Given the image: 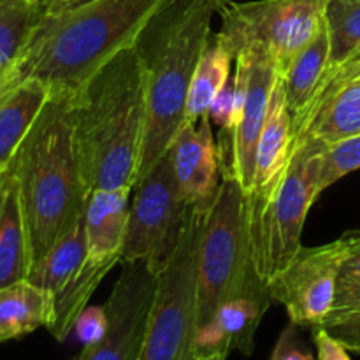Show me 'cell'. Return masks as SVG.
Returning <instances> with one entry per match:
<instances>
[{
    "label": "cell",
    "mask_w": 360,
    "mask_h": 360,
    "mask_svg": "<svg viewBox=\"0 0 360 360\" xmlns=\"http://www.w3.org/2000/svg\"><path fill=\"white\" fill-rule=\"evenodd\" d=\"M169 0H48L44 14L0 86L23 79L76 94L105 62L136 46Z\"/></svg>",
    "instance_id": "1"
},
{
    "label": "cell",
    "mask_w": 360,
    "mask_h": 360,
    "mask_svg": "<svg viewBox=\"0 0 360 360\" xmlns=\"http://www.w3.org/2000/svg\"><path fill=\"white\" fill-rule=\"evenodd\" d=\"M74 134L90 195L139 179L148 122L144 63L136 46L105 62L72 94Z\"/></svg>",
    "instance_id": "2"
},
{
    "label": "cell",
    "mask_w": 360,
    "mask_h": 360,
    "mask_svg": "<svg viewBox=\"0 0 360 360\" xmlns=\"http://www.w3.org/2000/svg\"><path fill=\"white\" fill-rule=\"evenodd\" d=\"M27 227L30 267L86 213L90 192L74 134L72 94H53L13 164Z\"/></svg>",
    "instance_id": "3"
},
{
    "label": "cell",
    "mask_w": 360,
    "mask_h": 360,
    "mask_svg": "<svg viewBox=\"0 0 360 360\" xmlns=\"http://www.w3.org/2000/svg\"><path fill=\"white\" fill-rule=\"evenodd\" d=\"M229 0H169L136 42L144 63L148 122L139 178L169 150L185 122L190 83Z\"/></svg>",
    "instance_id": "4"
},
{
    "label": "cell",
    "mask_w": 360,
    "mask_h": 360,
    "mask_svg": "<svg viewBox=\"0 0 360 360\" xmlns=\"http://www.w3.org/2000/svg\"><path fill=\"white\" fill-rule=\"evenodd\" d=\"M257 274L250 243L246 193L234 172L221 169L218 195L204 221L197 260V330L224 302L266 290Z\"/></svg>",
    "instance_id": "5"
},
{
    "label": "cell",
    "mask_w": 360,
    "mask_h": 360,
    "mask_svg": "<svg viewBox=\"0 0 360 360\" xmlns=\"http://www.w3.org/2000/svg\"><path fill=\"white\" fill-rule=\"evenodd\" d=\"M322 150L323 144L311 137L295 139L290 164L274 192L260 206L248 207L253 264L267 285L302 248L306 218L322 195L319 188Z\"/></svg>",
    "instance_id": "6"
},
{
    "label": "cell",
    "mask_w": 360,
    "mask_h": 360,
    "mask_svg": "<svg viewBox=\"0 0 360 360\" xmlns=\"http://www.w3.org/2000/svg\"><path fill=\"white\" fill-rule=\"evenodd\" d=\"M206 214L188 207L181 239L158 274L137 360H197V260Z\"/></svg>",
    "instance_id": "7"
},
{
    "label": "cell",
    "mask_w": 360,
    "mask_h": 360,
    "mask_svg": "<svg viewBox=\"0 0 360 360\" xmlns=\"http://www.w3.org/2000/svg\"><path fill=\"white\" fill-rule=\"evenodd\" d=\"M132 193L122 264L141 262L158 276L178 248L190 207L176 183L171 146L137 179Z\"/></svg>",
    "instance_id": "8"
},
{
    "label": "cell",
    "mask_w": 360,
    "mask_h": 360,
    "mask_svg": "<svg viewBox=\"0 0 360 360\" xmlns=\"http://www.w3.org/2000/svg\"><path fill=\"white\" fill-rule=\"evenodd\" d=\"M217 32L234 56L259 46L273 56L280 76L287 74L299 53L322 28V0H229L220 11Z\"/></svg>",
    "instance_id": "9"
},
{
    "label": "cell",
    "mask_w": 360,
    "mask_h": 360,
    "mask_svg": "<svg viewBox=\"0 0 360 360\" xmlns=\"http://www.w3.org/2000/svg\"><path fill=\"white\" fill-rule=\"evenodd\" d=\"M234 77L243 86V112L239 125L231 137H221L220 169L234 172L239 185L248 195L255 178L257 146L266 123L271 94L280 79L273 56L259 46H250L236 56Z\"/></svg>",
    "instance_id": "10"
},
{
    "label": "cell",
    "mask_w": 360,
    "mask_h": 360,
    "mask_svg": "<svg viewBox=\"0 0 360 360\" xmlns=\"http://www.w3.org/2000/svg\"><path fill=\"white\" fill-rule=\"evenodd\" d=\"M345 239L322 246H302L292 262L269 283L274 302H280L292 323L306 329L323 326L336 301V283Z\"/></svg>",
    "instance_id": "11"
},
{
    "label": "cell",
    "mask_w": 360,
    "mask_h": 360,
    "mask_svg": "<svg viewBox=\"0 0 360 360\" xmlns=\"http://www.w3.org/2000/svg\"><path fill=\"white\" fill-rule=\"evenodd\" d=\"M158 278L141 262L122 264V273L105 301L108 333L98 343L83 347L74 360H137Z\"/></svg>",
    "instance_id": "12"
},
{
    "label": "cell",
    "mask_w": 360,
    "mask_h": 360,
    "mask_svg": "<svg viewBox=\"0 0 360 360\" xmlns=\"http://www.w3.org/2000/svg\"><path fill=\"white\" fill-rule=\"evenodd\" d=\"M210 116L199 123L183 122L171 144L174 176L181 197L190 207L210 213L220 190V151Z\"/></svg>",
    "instance_id": "13"
},
{
    "label": "cell",
    "mask_w": 360,
    "mask_h": 360,
    "mask_svg": "<svg viewBox=\"0 0 360 360\" xmlns=\"http://www.w3.org/2000/svg\"><path fill=\"white\" fill-rule=\"evenodd\" d=\"M273 302L269 288L224 302L210 322L197 330V357L211 354L229 355L231 352L250 357L253 354L257 329Z\"/></svg>",
    "instance_id": "14"
},
{
    "label": "cell",
    "mask_w": 360,
    "mask_h": 360,
    "mask_svg": "<svg viewBox=\"0 0 360 360\" xmlns=\"http://www.w3.org/2000/svg\"><path fill=\"white\" fill-rule=\"evenodd\" d=\"M295 146L294 116L287 104L283 79H278L271 94L266 123L257 146L255 178L252 192L246 195L248 207H257L274 192L283 178Z\"/></svg>",
    "instance_id": "15"
},
{
    "label": "cell",
    "mask_w": 360,
    "mask_h": 360,
    "mask_svg": "<svg viewBox=\"0 0 360 360\" xmlns=\"http://www.w3.org/2000/svg\"><path fill=\"white\" fill-rule=\"evenodd\" d=\"M51 95V88L37 79L0 86V172L13 164L21 143Z\"/></svg>",
    "instance_id": "16"
},
{
    "label": "cell",
    "mask_w": 360,
    "mask_h": 360,
    "mask_svg": "<svg viewBox=\"0 0 360 360\" xmlns=\"http://www.w3.org/2000/svg\"><path fill=\"white\" fill-rule=\"evenodd\" d=\"M130 193L129 190H97L91 193L84 213L86 255L122 262Z\"/></svg>",
    "instance_id": "17"
},
{
    "label": "cell",
    "mask_w": 360,
    "mask_h": 360,
    "mask_svg": "<svg viewBox=\"0 0 360 360\" xmlns=\"http://www.w3.org/2000/svg\"><path fill=\"white\" fill-rule=\"evenodd\" d=\"M30 271L27 227L11 167L0 172V288L25 280Z\"/></svg>",
    "instance_id": "18"
},
{
    "label": "cell",
    "mask_w": 360,
    "mask_h": 360,
    "mask_svg": "<svg viewBox=\"0 0 360 360\" xmlns=\"http://www.w3.org/2000/svg\"><path fill=\"white\" fill-rule=\"evenodd\" d=\"M55 319V295L27 278L0 288V343L20 340Z\"/></svg>",
    "instance_id": "19"
},
{
    "label": "cell",
    "mask_w": 360,
    "mask_h": 360,
    "mask_svg": "<svg viewBox=\"0 0 360 360\" xmlns=\"http://www.w3.org/2000/svg\"><path fill=\"white\" fill-rule=\"evenodd\" d=\"M360 134V77L338 86L295 132V139L311 137L322 144Z\"/></svg>",
    "instance_id": "20"
},
{
    "label": "cell",
    "mask_w": 360,
    "mask_h": 360,
    "mask_svg": "<svg viewBox=\"0 0 360 360\" xmlns=\"http://www.w3.org/2000/svg\"><path fill=\"white\" fill-rule=\"evenodd\" d=\"M330 62V46L326 25L316 34V37L302 49L288 67L287 74L281 79L285 84V95L292 116L295 120L301 118L311 105Z\"/></svg>",
    "instance_id": "21"
},
{
    "label": "cell",
    "mask_w": 360,
    "mask_h": 360,
    "mask_svg": "<svg viewBox=\"0 0 360 360\" xmlns=\"http://www.w3.org/2000/svg\"><path fill=\"white\" fill-rule=\"evenodd\" d=\"M234 62L236 56L227 42L218 34H213L190 83L185 122L199 123L204 116H207L213 101L231 79Z\"/></svg>",
    "instance_id": "22"
},
{
    "label": "cell",
    "mask_w": 360,
    "mask_h": 360,
    "mask_svg": "<svg viewBox=\"0 0 360 360\" xmlns=\"http://www.w3.org/2000/svg\"><path fill=\"white\" fill-rule=\"evenodd\" d=\"M84 257H86V231H84L83 218L30 267L27 280L51 292L53 295H58L72 280Z\"/></svg>",
    "instance_id": "23"
},
{
    "label": "cell",
    "mask_w": 360,
    "mask_h": 360,
    "mask_svg": "<svg viewBox=\"0 0 360 360\" xmlns=\"http://www.w3.org/2000/svg\"><path fill=\"white\" fill-rule=\"evenodd\" d=\"M48 0H0V81L27 46Z\"/></svg>",
    "instance_id": "24"
},
{
    "label": "cell",
    "mask_w": 360,
    "mask_h": 360,
    "mask_svg": "<svg viewBox=\"0 0 360 360\" xmlns=\"http://www.w3.org/2000/svg\"><path fill=\"white\" fill-rule=\"evenodd\" d=\"M322 20L329 35L333 70L360 51V0H322Z\"/></svg>",
    "instance_id": "25"
},
{
    "label": "cell",
    "mask_w": 360,
    "mask_h": 360,
    "mask_svg": "<svg viewBox=\"0 0 360 360\" xmlns=\"http://www.w3.org/2000/svg\"><path fill=\"white\" fill-rule=\"evenodd\" d=\"M343 239L345 253L338 274L336 301L323 326L345 319L360 309V232H348Z\"/></svg>",
    "instance_id": "26"
},
{
    "label": "cell",
    "mask_w": 360,
    "mask_h": 360,
    "mask_svg": "<svg viewBox=\"0 0 360 360\" xmlns=\"http://www.w3.org/2000/svg\"><path fill=\"white\" fill-rule=\"evenodd\" d=\"M360 169V134L338 141L334 144H323L320 153V171H319V188L326 192L330 185L343 179L350 172Z\"/></svg>",
    "instance_id": "27"
},
{
    "label": "cell",
    "mask_w": 360,
    "mask_h": 360,
    "mask_svg": "<svg viewBox=\"0 0 360 360\" xmlns=\"http://www.w3.org/2000/svg\"><path fill=\"white\" fill-rule=\"evenodd\" d=\"M243 97L245 94H243L241 83L232 76L211 104L207 116L211 123L220 129V136L231 137L238 129L243 112Z\"/></svg>",
    "instance_id": "28"
},
{
    "label": "cell",
    "mask_w": 360,
    "mask_h": 360,
    "mask_svg": "<svg viewBox=\"0 0 360 360\" xmlns=\"http://www.w3.org/2000/svg\"><path fill=\"white\" fill-rule=\"evenodd\" d=\"M355 77H360V51L355 53V55L352 56L350 60H347L343 65L336 67V69L329 70V72L326 74V77H323V81H322V84H320L319 91H316L315 98H313L311 105L308 108V111H306L304 115L301 116V118L295 120V122H294L295 132H297L299 127H301L302 123L308 120V116L311 115V112L315 111V109L319 108V105L322 104V102L326 101V98L329 97V95L333 94V91L336 90L338 86H341V84H345V83H348V81L355 79Z\"/></svg>",
    "instance_id": "29"
},
{
    "label": "cell",
    "mask_w": 360,
    "mask_h": 360,
    "mask_svg": "<svg viewBox=\"0 0 360 360\" xmlns=\"http://www.w3.org/2000/svg\"><path fill=\"white\" fill-rule=\"evenodd\" d=\"M108 326V311L104 306H88L77 319L74 333H76L77 340L83 343V347H90V345L98 343L105 336Z\"/></svg>",
    "instance_id": "30"
},
{
    "label": "cell",
    "mask_w": 360,
    "mask_h": 360,
    "mask_svg": "<svg viewBox=\"0 0 360 360\" xmlns=\"http://www.w3.org/2000/svg\"><path fill=\"white\" fill-rule=\"evenodd\" d=\"M271 360H316V357L302 343L299 327L290 322L281 330Z\"/></svg>",
    "instance_id": "31"
},
{
    "label": "cell",
    "mask_w": 360,
    "mask_h": 360,
    "mask_svg": "<svg viewBox=\"0 0 360 360\" xmlns=\"http://www.w3.org/2000/svg\"><path fill=\"white\" fill-rule=\"evenodd\" d=\"M333 338L347 347L348 352L360 354V309L345 316V319L322 326Z\"/></svg>",
    "instance_id": "32"
},
{
    "label": "cell",
    "mask_w": 360,
    "mask_h": 360,
    "mask_svg": "<svg viewBox=\"0 0 360 360\" xmlns=\"http://www.w3.org/2000/svg\"><path fill=\"white\" fill-rule=\"evenodd\" d=\"M313 343L316 348V360H352L350 352L336 338L330 336L322 327L311 329Z\"/></svg>",
    "instance_id": "33"
},
{
    "label": "cell",
    "mask_w": 360,
    "mask_h": 360,
    "mask_svg": "<svg viewBox=\"0 0 360 360\" xmlns=\"http://www.w3.org/2000/svg\"><path fill=\"white\" fill-rule=\"evenodd\" d=\"M229 355L225 354H211V355H204V357H197V360H227Z\"/></svg>",
    "instance_id": "34"
},
{
    "label": "cell",
    "mask_w": 360,
    "mask_h": 360,
    "mask_svg": "<svg viewBox=\"0 0 360 360\" xmlns=\"http://www.w3.org/2000/svg\"><path fill=\"white\" fill-rule=\"evenodd\" d=\"M53 2H63V4H69V2H77V0H53Z\"/></svg>",
    "instance_id": "35"
}]
</instances>
